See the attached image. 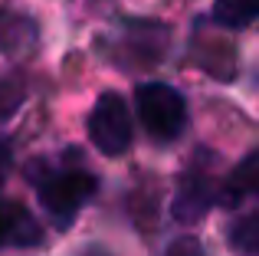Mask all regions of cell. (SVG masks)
<instances>
[{"label":"cell","mask_w":259,"mask_h":256,"mask_svg":"<svg viewBox=\"0 0 259 256\" xmlns=\"http://www.w3.org/2000/svg\"><path fill=\"white\" fill-rule=\"evenodd\" d=\"M135 109L148 135L158 141H174L187 125V105L181 92L164 82H141L135 92Z\"/></svg>","instance_id":"1"},{"label":"cell","mask_w":259,"mask_h":256,"mask_svg":"<svg viewBox=\"0 0 259 256\" xmlns=\"http://www.w3.org/2000/svg\"><path fill=\"white\" fill-rule=\"evenodd\" d=\"M95 187L99 184L89 171H76V167L72 171H53L46 178H39V204L59 227H69L76 220V214L92 200Z\"/></svg>","instance_id":"2"},{"label":"cell","mask_w":259,"mask_h":256,"mask_svg":"<svg viewBox=\"0 0 259 256\" xmlns=\"http://www.w3.org/2000/svg\"><path fill=\"white\" fill-rule=\"evenodd\" d=\"M89 138L108 158H118L132 148V115L118 92H105L89 112Z\"/></svg>","instance_id":"3"},{"label":"cell","mask_w":259,"mask_h":256,"mask_svg":"<svg viewBox=\"0 0 259 256\" xmlns=\"http://www.w3.org/2000/svg\"><path fill=\"white\" fill-rule=\"evenodd\" d=\"M220 200L217 194V181L207 171H187L177 184V197H174V217L184 224H197L210 207Z\"/></svg>","instance_id":"4"},{"label":"cell","mask_w":259,"mask_h":256,"mask_svg":"<svg viewBox=\"0 0 259 256\" xmlns=\"http://www.w3.org/2000/svg\"><path fill=\"white\" fill-rule=\"evenodd\" d=\"M39 243V224L30 210L13 200H0V246H33Z\"/></svg>","instance_id":"5"},{"label":"cell","mask_w":259,"mask_h":256,"mask_svg":"<svg viewBox=\"0 0 259 256\" xmlns=\"http://www.w3.org/2000/svg\"><path fill=\"white\" fill-rule=\"evenodd\" d=\"M246 194H256L259 197V151H253L249 158H243L240 164H236V171H233V178L227 181L220 200L223 204H240Z\"/></svg>","instance_id":"6"},{"label":"cell","mask_w":259,"mask_h":256,"mask_svg":"<svg viewBox=\"0 0 259 256\" xmlns=\"http://www.w3.org/2000/svg\"><path fill=\"white\" fill-rule=\"evenodd\" d=\"M36 43V26L26 17H4L0 20V50L7 56H20V53H30Z\"/></svg>","instance_id":"7"},{"label":"cell","mask_w":259,"mask_h":256,"mask_svg":"<svg viewBox=\"0 0 259 256\" xmlns=\"http://www.w3.org/2000/svg\"><path fill=\"white\" fill-rule=\"evenodd\" d=\"M227 243L233 253L240 256H259V210L243 214L230 224L227 230Z\"/></svg>","instance_id":"8"},{"label":"cell","mask_w":259,"mask_h":256,"mask_svg":"<svg viewBox=\"0 0 259 256\" xmlns=\"http://www.w3.org/2000/svg\"><path fill=\"white\" fill-rule=\"evenodd\" d=\"M259 17V0H217L213 4V23L240 30Z\"/></svg>","instance_id":"9"},{"label":"cell","mask_w":259,"mask_h":256,"mask_svg":"<svg viewBox=\"0 0 259 256\" xmlns=\"http://www.w3.org/2000/svg\"><path fill=\"white\" fill-rule=\"evenodd\" d=\"M20 102H23V82L17 76H0V122H7Z\"/></svg>","instance_id":"10"},{"label":"cell","mask_w":259,"mask_h":256,"mask_svg":"<svg viewBox=\"0 0 259 256\" xmlns=\"http://www.w3.org/2000/svg\"><path fill=\"white\" fill-rule=\"evenodd\" d=\"M167 256H203V253L197 246V240H177L171 250H167Z\"/></svg>","instance_id":"11"},{"label":"cell","mask_w":259,"mask_h":256,"mask_svg":"<svg viewBox=\"0 0 259 256\" xmlns=\"http://www.w3.org/2000/svg\"><path fill=\"white\" fill-rule=\"evenodd\" d=\"M7 171H10V145H7V141H0V184H4Z\"/></svg>","instance_id":"12"},{"label":"cell","mask_w":259,"mask_h":256,"mask_svg":"<svg viewBox=\"0 0 259 256\" xmlns=\"http://www.w3.org/2000/svg\"><path fill=\"white\" fill-rule=\"evenodd\" d=\"M79 256H108L105 250H99V246H89V250H82Z\"/></svg>","instance_id":"13"}]
</instances>
